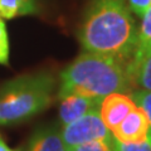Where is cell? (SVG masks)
I'll return each instance as SVG.
<instances>
[{
	"label": "cell",
	"instance_id": "obj_4",
	"mask_svg": "<svg viewBox=\"0 0 151 151\" xmlns=\"http://www.w3.org/2000/svg\"><path fill=\"white\" fill-rule=\"evenodd\" d=\"M60 135L67 147L112 137L111 131L101 120L100 110L91 111L78 120L64 125L60 130Z\"/></svg>",
	"mask_w": 151,
	"mask_h": 151
},
{
	"label": "cell",
	"instance_id": "obj_2",
	"mask_svg": "<svg viewBox=\"0 0 151 151\" xmlns=\"http://www.w3.org/2000/svg\"><path fill=\"white\" fill-rule=\"evenodd\" d=\"M135 88L126 62L84 52L60 73L58 98L68 93L103 98L115 92L130 93Z\"/></svg>",
	"mask_w": 151,
	"mask_h": 151
},
{
	"label": "cell",
	"instance_id": "obj_1",
	"mask_svg": "<svg viewBox=\"0 0 151 151\" xmlns=\"http://www.w3.org/2000/svg\"><path fill=\"white\" fill-rule=\"evenodd\" d=\"M139 27L127 0H92L77 38L84 52L115 57L130 64L137 45Z\"/></svg>",
	"mask_w": 151,
	"mask_h": 151
},
{
	"label": "cell",
	"instance_id": "obj_17",
	"mask_svg": "<svg viewBox=\"0 0 151 151\" xmlns=\"http://www.w3.org/2000/svg\"><path fill=\"white\" fill-rule=\"evenodd\" d=\"M0 151H22V150H13V149H10L9 146L6 145V142L4 141V139L1 137V135H0Z\"/></svg>",
	"mask_w": 151,
	"mask_h": 151
},
{
	"label": "cell",
	"instance_id": "obj_12",
	"mask_svg": "<svg viewBox=\"0 0 151 151\" xmlns=\"http://www.w3.org/2000/svg\"><path fill=\"white\" fill-rule=\"evenodd\" d=\"M67 151H116L115 139L112 136L110 139L89 141V142H86V144L67 147Z\"/></svg>",
	"mask_w": 151,
	"mask_h": 151
},
{
	"label": "cell",
	"instance_id": "obj_3",
	"mask_svg": "<svg viewBox=\"0 0 151 151\" xmlns=\"http://www.w3.org/2000/svg\"><path fill=\"white\" fill-rule=\"evenodd\" d=\"M57 79L50 72L23 74L0 88V126L24 122L53 102Z\"/></svg>",
	"mask_w": 151,
	"mask_h": 151
},
{
	"label": "cell",
	"instance_id": "obj_10",
	"mask_svg": "<svg viewBox=\"0 0 151 151\" xmlns=\"http://www.w3.org/2000/svg\"><path fill=\"white\" fill-rule=\"evenodd\" d=\"M35 13V0H0V18L12 19Z\"/></svg>",
	"mask_w": 151,
	"mask_h": 151
},
{
	"label": "cell",
	"instance_id": "obj_16",
	"mask_svg": "<svg viewBox=\"0 0 151 151\" xmlns=\"http://www.w3.org/2000/svg\"><path fill=\"white\" fill-rule=\"evenodd\" d=\"M127 3H129V6L132 13H135L136 15L141 18L151 6V0H127Z\"/></svg>",
	"mask_w": 151,
	"mask_h": 151
},
{
	"label": "cell",
	"instance_id": "obj_14",
	"mask_svg": "<svg viewBox=\"0 0 151 151\" xmlns=\"http://www.w3.org/2000/svg\"><path fill=\"white\" fill-rule=\"evenodd\" d=\"M116 151H151V130L147 136L141 140L135 141V142H120L115 140Z\"/></svg>",
	"mask_w": 151,
	"mask_h": 151
},
{
	"label": "cell",
	"instance_id": "obj_8",
	"mask_svg": "<svg viewBox=\"0 0 151 151\" xmlns=\"http://www.w3.org/2000/svg\"><path fill=\"white\" fill-rule=\"evenodd\" d=\"M27 151H67V146L55 126H44L33 134Z\"/></svg>",
	"mask_w": 151,
	"mask_h": 151
},
{
	"label": "cell",
	"instance_id": "obj_6",
	"mask_svg": "<svg viewBox=\"0 0 151 151\" xmlns=\"http://www.w3.org/2000/svg\"><path fill=\"white\" fill-rule=\"evenodd\" d=\"M151 127L144 111L136 106L115 129L111 131L113 139L120 142H135L144 140Z\"/></svg>",
	"mask_w": 151,
	"mask_h": 151
},
{
	"label": "cell",
	"instance_id": "obj_9",
	"mask_svg": "<svg viewBox=\"0 0 151 151\" xmlns=\"http://www.w3.org/2000/svg\"><path fill=\"white\" fill-rule=\"evenodd\" d=\"M151 49V6L146 10L142 15V23L139 28V37H137V45H136L135 54L132 60L129 64V70L135 83V72L137 65L140 64L144 55Z\"/></svg>",
	"mask_w": 151,
	"mask_h": 151
},
{
	"label": "cell",
	"instance_id": "obj_15",
	"mask_svg": "<svg viewBox=\"0 0 151 151\" xmlns=\"http://www.w3.org/2000/svg\"><path fill=\"white\" fill-rule=\"evenodd\" d=\"M0 64H9V38L5 23L0 18Z\"/></svg>",
	"mask_w": 151,
	"mask_h": 151
},
{
	"label": "cell",
	"instance_id": "obj_13",
	"mask_svg": "<svg viewBox=\"0 0 151 151\" xmlns=\"http://www.w3.org/2000/svg\"><path fill=\"white\" fill-rule=\"evenodd\" d=\"M129 94L134 100L135 105L144 111L151 127V91L144 88H135Z\"/></svg>",
	"mask_w": 151,
	"mask_h": 151
},
{
	"label": "cell",
	"instance_id": "obj_11",
	"mask_svg": "<svg viewBox=\"0 0 151 151\" xmlns=\"http://www.w3.org/2000/svg\"><path fill=\"white\" fill-rule=\"evenodd\" d=\"M136 88H144L151 91V49L144 55L135 72Z\"/></svg>",
	"mask_w": 151,
	"mask_h": 151
},
{
	"label": "cell",
	"instance_id": "obj_7",
	"mask_svg": "<svg viewBox=\"0 0 151 151\" xmlns=\"http://www.w3.org/2000/svg\"><path fill=\"white\" fill-rule=\"evenodd\" d=\"M102 98L68 93L59 97V121L62 126L70 124L88 112L100 110Z\"/></svg>",
	"mask_w": 151,
	"mask_h": 151
},
{
	"label": "cell",
	"instance_id": "obj_5",
	"mask_svg": "<svg viewBox=\"0 0 151 151\" xmlns=\"http://www.w3.org/2000/svg\"><path fill=\"white\" fill-rule=\"evenodd\" d=\"M136 107L130 94L115 92L105 96L101 101L100 116L102 122L110 131H112L120 122Z\"/></svg>",
	"mask_w": 151,
	"mask_h": 151
}]
</instances>
